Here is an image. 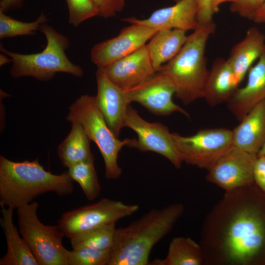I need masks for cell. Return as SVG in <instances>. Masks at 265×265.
I'll list each match as a JSON object with an SVG mask.
<instances>
[{
    "instance_id": "f546056e",
    "label": "cell",
    "mask_w": 265,
    "mask_h": 265,
    "mask_svg": "<svg viewBox=\"0 0 265 265\" xmlns=\"http://www.w3.org/2000/svg\"><path fill=\"white\" fill-rule=\"evenodd\" d=\"M127 0H91L98 12L104 18L115 16L124 8Z\"/></svg>"
},
{
    "instance_id": "e0dca14e",
    "label": "cell",
    "mask_w": 265,
    "mask_h": 265,
    "mask_svg": "<svg viewBox=\"0 0 265 265\" xmlns=\"http://www.w3.org/2000/svg\"><path fill=\"white\" fill-rule=\"evenodd\" d=\"M246 84L227 101L229 109L239 122L256 105L265 100V50L248 72Z\"/></svg>"
},
{
    "instance_id": "5bb4252c",
    "label": "cell",
    "mask_w": 265,
    "mask_h": 265,
    "mask_svg": "<svg viewBox=\"0 0 265 265\" xmlns=\"http://www.w3.org/2000/svg\"><path fill=\"white\" fill-rule=\"evenodd\" d=\"M196 0H180L174 5L155 10L146 19L134 17L122 19L130 24H137L159 30L177 29L194 30L199 26Z\"/></svg>"
},
{
    "instance_id": "ac0fdd59",
    "label": "cell",
    "mask_w": 265,
    "mask_h": 265,
    "mask_svg": "<svg viewBox=\"0 0 265 265\" xmlns=\"http://www.w3.org/2000/svg\"><path fill=\"white\" fill-rule=\"evenodd\" d=\"M232 132L233 145L258 155L265 143V100L250 110Z\"/></svg>"
},
{
    "instance_id": "30bf717a",
    "label": "cell",
    "mask_w": 265,
    "mask_h": 265,
    "mask_svg": "<svg viewBox=\"0 0 265 265\" xmlns=\"http://www.w3.org/2000/svg\"><path fill=\"white\" fill-rule=\"evenodd\" d=\"M124 125L137 134L138 139L133 147L142 152L152 151L160 154L176 168L181 167L183 161L176 149L172 133L166 126L146 121L130 105L127 110Z\"/></svg>"
},
{
    "instance_id": "ffe728a7",
    "label": "cell",
    "mask_w": 265,
    "mask_h": 265,
    "mask_svg": "<svg viewBox=\"0 0 265 265\" xmlns=\"http://www.w3.org/2000/svg\"><path fill=\"white\" fill-rule=\"evenodd\" d=\"M232 67L228 60H215L206 83L203 98L211 106L227 102L238 88Z\"/></svg>"
},
{
    "instance_id": "d590c367",
    "label": "cell",
    "mask_w": 265,
    "mask_h": 265,
    "mask_svg": "<svg viewBox=\"0 0 265 265\" xmlns=\"http://www.w3.org/2000/svg\"><path fill=\"white\" fill-rule=\"evenodd\" d=\"M233 0H211V6L213 14L217 13L219 9V6L226 2H231Z\"/></svg>"
},
{
    "instance_id": "4fadbf2b",
    "label": "cell",
    "mask_w": 265,
    "mask_h": 265,
    "mask_svg": "<svg viewBox=\"0 0 265 265\" xmlns=\"http://www.w3.org/2000/svg\"><path fill=\"white\" fill-rule=\"evenodd\" d=\"M129 102H137L157 115H166L179 112L188 117V113L175 104L173 84L161 74L154 75L139 84L126 90Z\"/></svg>"
},
{
    "instance_id": "2e32d148",
    "label": "cell",
    "mask_w": 265,
    "mask_h": 265,
    "mask_svg": "<svg viewBox=\"0 0 265 265\" xmlns=\"http://www.w3.org/2000/svg\"><path fill=\"white\" fill-rule=\"evenodd\" d=\"M97 106L109 129L118 137L130 104L126 90L113 83L100 69L96 73Z\"/></svg>"
},
{
    "instance_id": "e575fe53",
    "label": "cell",
    "mask_w": 265,
    "mask_h": 265,
    "mask_svg": "<svg viewBox=\"0 0 265 265\" xmlns=\"http://www.w3.org/2000/svg\"><path fill=\"white\" fill-rule=\"evenodd\" d=\"M253 21L257 24L265 23V0L256 11Z\"/></svg>"
},
{
    "instance_id": "d6986e66",
    "label": "cell",
    "mask_w": 265,
    "mask_h": 265,
    "mask_svg": "<svg viewBox=\"0 0 265 265\" xmlns=\"http://www.w3.org/2000/svg\"><path fill=\"white\" fill-rule=\"evenodd\" d=\"M265 50V37L256 27L250 28L244 37L232 48L227 59L238 86Z\"/></svg>"
},
{
    "instance_id": "f1b7e54d",
    "label": "cell",
    "mask_w": 265,
    "mask_h": 265,
    "mask_svg": "<svg viewBox=\"0 0 265 265\" xmlns=\"http://www.w3.org/2000/svg\"><path fill=\"white\" fill-rule=\"evenodd\" d=\"M68 9V22L77 27L83 22L98 16L91 0H65Z\"/></svg>"
},
{
    "instance_id": "8992f818",
    "label": "cell",
    "mask_w": 265,
    "mask_h": 265,
    "mask_svg": "<svg viewBox=\"0 0 265 265\" xmlns=\"http://www.w3.org/2000/svg\"><path fill=\"white\" fill-rule=\"evenodd\" d=\"M68 121L77 122L83 127L90 140L96 144L103 157L105 177L109 180L118 178L122 169L117 162L119 151L124 146L133 147L136 139L121 140L108 126L100 110L95 96L82 95L69 107Z\"/></svg>"
},
{
    "instance_id": "74e56055",
    "label": "cell",
    "mask_w": 265,
    "mask_h": 265,
    "mask_svg": "<svg viewBox=\"0 0 265 265\" xmlns=\"http://www.w3.org/2000/svg\"><path fill=\"white\" fill-rule=\"evenodd\" d=\"M265 156V143L259 151L258 156Z\"/></svg>"
},
{
    "instance_id": "83f0119b",
    "label": "cell",
    "mask_w": 265,
    "mask_h": 265,
    "mask_svg": "<svg viewBox=\"0 0 265 265\" xmlns=\"http://www.w3.org/2000/svg\"><path fill=\"white\" fill-rule=\"evenodd\" d=\"M110 249L83 247L69 250L68 265H108Z\"/></svg>"
},
{
    "instance_id": "ba28073f",
    "label": "cell",
    "mask_w": 265,
    "mask_h": 265,
    "mask_svg": "<svg viewBox=\"0 0 265 265\" xmlns=\"http://www.w3.org/2000/svg\"><path fill=\"white\" fill-rule=\"evenodd\" d=\"M138 209L136 204L104 198L63 213L57 226L64 236L71 238L98 227L116 223L135 213Z\"/></svg>"
},
{
    "instance_id": "603a6c76",
    "label": "cell",
    "mask_w": 265,
    "mask_h": 265,
    "mask_svg": "<svg viewBox=\"0 0 265 265\" xmlns=\"http://www.w3.org/2000/svg\"><path fill=\"white\" fill-rule=\"evenodd\" d=\"M71 123L69 133L57 150L60 161L67 168L80 162L94 159L90 150V140L82 126L77 122Z\"/></svg>"
},
{
    "instance_id": "d4e9b609",
    "label": "cell",
    "mask_w": 265,
    "mask_h": 265,
    "mask_svg": "<svg viewBox=\"0 0 265 265\" xmlns=\"http://www.w3.org/2000/svg\"><path fill=\"white\" fill-rule=\"evenodd\" d=\"M94 161L91 159L80 162L69 167L67 170L72 180L79 184L89 201L96 199L101 192Z\"/></svg>"
},
{
    "instance_id": "f35d334b",
    "label": "cell",
    "mask_w": 265,
    "mask_h": 265,
    "mask_svg": "<svg viewBox=\"0 0 265 265\" xmlns=\"http://www.w3.org/2000/svg\"><path fill=\"white\" fill-rule=\"evenodd\" d=\"M264 0H257V5L258 9L261 5V4L263 3Z\"/></svg>"
},
{
    "instance_id": "836d02e7",
    "label": "cell",
    "mask_w": 265,
    "mask_h": 265,
    "mask_svg": "<svg viewBox=\"0 0 265 265\" xmlns=\"http://www.w3.org/2000/svg\"><path fill=\"white\" fill-rule=\"evenodd\" d=\"M23 0H0V10L5 12L19 7L22 5Z\"/></svg>"
},
{
    "instance_id": "7a4b0ae2",
    "label": "cell",
    "mask_w": 265,
    "mask_h": 265,
    "mask_svg": "<svg viewBox=\"0 0 265 265\" xmlns=\"http://www.w3.org/2000/svg\"><path fill=\"white\" fill-rule=\"evenodd\" d=\"M184 210L181 203L153 209L116 228L108 265H149L152 248L170 232Z\"/></svg>"
},
{
    "instance_id": "52a82bcc",
    "label": "cell",
    "mask_w": 265,
    "mask_h": 265,
    "mask_svg": "<svg viewBox=\"0 0 265 265\" xmlns=\"http://www.w3.org/2000/svg\"><path fill=\"white\" fill-rule=\"evenodd\" d=\"M36 201L17 209L19 231L39 265H68L64 236L57 225H45L39 219Z\"/></svg>"
},
{
    "instance_id": "7c38bea8",
    "label": "cell",
    "mask_w": 265,
    "mask_h": 265,
    "mask_svg": "<svg viewBox=\"0 0 265 265\" xmlns=\"http://www.w3.org/2000/svg\"><path fill=\"white\" fill-rule=\"evenodd\" d=\"M159 29L130 24L122 29L117 36L95 45L91 50V61L102 69L146 45Z\"/></svg>"
},
{
    "instance_id": "8d00e7d4",
    "label": "cell",
    "mask_w": 265,
    "mask_h": 265,
    "mask_svg": "<svg viewBox=\"0 0 265 265\" xmlns=\"http://www.w3.org/2000/svg\"><path fill=\"white\" fill-rule=\"evenodd\" d=\"M12 62L11 58L7 55L2 53L0 54V65L2 66L5 64Z\"/></svg>"
},
{
    "instance_id": "d6a6232c",
    "label": "cell",
    "mask_w": 265,
    "mask_h": 265,
    "mask_svg": "<svg viewBox=\"0 0 265 265\" xmlns=\"http://www.w3.org/2000/svg\"><path fill=\"white\" fill-rule=\"evenodd\" d=\"M198 6L197 20L200 25L207 24L213 21L214 14L211 6V0H196Z\"/></svg>"
},
{
    "instance_id": "6da1fadb",
    "label": "cell",
    "mask_w": 265,
    "mask_h": 265,
    "mask_svg": "<svg viewBox=\"0 0 265 265\" xmlns=\"http://www.w3.org/2000/svg\"><path fill=\"white\" fill-rule=\"evenodd\" d=\"M225 192L203 224L204 263H265V192L255 183Z\"/></svg>"
},
{
    "instance_id": "3957f363",
    "label": "cell",
    "mask_w": 265,
    "mask_h": 265,
    "mask_svg": "<svg viewBox=\"0 0 265 265\" xmlns=\"http://www.w3.org/2000/svg\"><path fill=\"white\" fill-rule=\"evenodd\" d=\"M73 181L68 171L59 175L46 170L37 159L16 162L0 157V206L18 209L39 195L53 192L71 194Z\"/></svg>"
},
{
    "instance_id": "484cf974",
    "label": "cell",
    "mask_w": 265,
    "mask_h": 265,
    "mask_svg": "<svg viewBox=\"0 0 265 265\" xmlns=\"http://www.w3.org/2000/svg\"><path fill=\"white\" fill-rule=\"evenodd\" d=\"M115 223L104 225L70 238L72 249L89 247L102 250L111 249L116 229Z\"/></svg>"
},
{
    "instance_id": "277c9868",
    "label": "cell",
    "mask_w": 265,
    "mask_h": 265,
    "mask_svg": "<svg viewBox=\"0 0 265 265\" xmlns=\"http://www.w3.org/2000/svg\"><path fill=\"white\" fill-rule=\"evenodd\" d=\"M215 27L213 22L200 24L187 36L179 53L157 71L173 84L175 96L186 105L203 98L209 73L206 47Z\"/></svg>"
},
{
    "instance_id": "1f68e13d",
    "label": "cell",
    "mask_w": 265,
    "mask_h": 265,
    "mask_svg": "<svg viewBox=\"0 0 265 265\" xmlns=\"http://www.w3.org/2000/svg\"><path fill=\"white\" fill-rule=\"evenodd\" d=\"M253 179L256 185L265 192V156H258L253 168Z\"/></svg>"
},
{
    "instance_id": "9a60e30c",
    "label": "cell",
    "mask_w": 265,
    "mask_h": 265,
    "mask_svg": "<svg viewBox=\"0 0 265 265\" xmlns=\"http://www.w3.org/2000/svg\"><path fill=\"white\" fill-rule=\"evenodd\" d=\"M146 45L106 67L98 69L124 90L139 84L157 72L151 61Z\"/></svg>"
},
{
    "instance_id": "5b68a950",
    "label": "cell",
    "mask_w": 265,
    "mask_h": 265,
    "mask_svg": "<svg viewBox=\"0 0 265 265\" xmlns=\"http://www.w3.org/2000/svg\"><path fill=\"white\" fill-rule=\"evenodd\" d=\"M45 36L47 45L40 53L22 54L5 49L1 44L0 51L12 60L10 75L14 78L31 77L41 81H48L57 73H65L80 78L83 71L72 62L66 54L70 46L67 37L57 31L47 23L39 28Z\"/></svg>"
},
{
    "instance_id": "cb8c5ba5",
    "label": "cell",
    "mask_w": 265,
    "mask_h": 265,
    "mask_svg": "<svg viewBox=\"0 0 265 265\" xmlns=\"http://www.w3.org/2000/svg\"><path fill=\"white\" fill-rule=\"evenodd\" d=\"M204 264L200 244L189 238L176 237L171 241L164 259H155L151 265H201Z\"/></svg>"
},
{
    "instance_id": "ab89813d",
    "label": "cell",
    "mask_w": 265,
    "mask_h": 265,
    "mask_svg": "<svg viewBox=\"0 0 265 265\" xmlns=\"http://www.w3.org/2000/svg\"><path fill=\"white\" fill-rule=\"evenodd\" d=\"M176 2L180 1V0H174Z\"/></svg>"
},
{
    "instance_id": "9c48e42d",
    "label": "cell",
    "mask_w": 265,
    "mask_h": 265,
    "mask_svg": "<svg viewBox=\"0 0 265 265\" xmlns=\"http://www.w3.org/2000/svg\"><path fill=\"white\" fill-rule=\"evenodd\" d=\"M183 162L207 170L233 145L232 130L207 128L190 136L172 133Z\"/></svg>"
},
{
    "instance_id": "44dd1931",
    "label": "cell",
    "mask_w": 265,
    "mask_h": 265,
    "mask_svg": "<svg viewBox=\"0 0 265 265\" xmlns=\"http://www.w3.org/2000/svg\"><path fill=\"white\" fill-rule=\"evenodd\" d=\"M0 225L5 235L6 253L0 259V265H39L35 257L19 236L13 222L14 209L0 206Z\"/></svg>"
},
{
    "instance_id": "4dcf8cb0",
    "label": "cell",
    "mask_w": 265,
    "mask_h": 265,
    "mask_svg": "<svg viewBox=\"0 0 265 265\" xmlns=\"http://www.w3.org/2000/svg\"><path fill=\"white\" fill-rule=\"evenodd\" d=\"M257 0H233L230 10L240 16L253 20L257 10Z\"/></svg>"
},
{
    "instance_id": "4316f807",
    "label": "cell",
    "mask_w": 265,
    "mask_h": 265,
    "mask_svg": "<svg viewBox=\"0 0 265 265\" xmlns=\"http://www.w3.org/2000/svg\"><path fill=\"white\" fill-rule=\"evenodd\" d=\"M47 21L48 18L44 13H41L34 21L24 22L7 16L0 10V38L34 35L39 30L41 25Z\"/></svg>"
},
{
    "instance_id": "8fae6325",
    "label": "cell",
    "mask_w": 265,
    "mask_h": 265,
    "mask_svg": "<svg viewBox=\"0 0 265 265\" xmlns=\"http://www.w3.org/2000/svg\"><path fill=\"white\" fill-rule=\"evenodd\" d=\"M257 156L232 145L208 170L207 180L225 191L250 185Z\"/></svg>"
},
{
    "instance_id": "7402d4cb",
    "label": "cell",
    "mask_w": 265,
    "mask_h": 265,
    "mask_svg": "<svg viewBox=\"0 0 265 265\" xmlns=\"http://www.w3.org/2000/svg\"><path fill=\"white\" fill-rule=\"evenodd\" d=\"M186 32L177 29H160L146 45L151 61L157 72L179 53L187 39Z\"/></svg>"
}]
</instances>
